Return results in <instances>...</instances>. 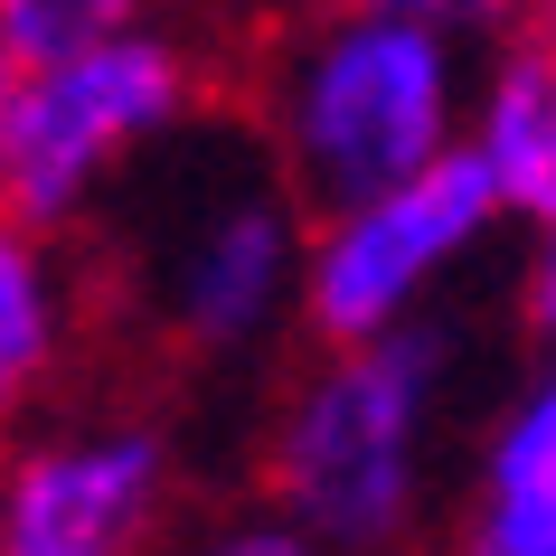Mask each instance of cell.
Wrapping results in <instances>:
<instances>
[{
	"instance_id": "4",
	"label": "cell",
	"mask_w": 556,
	"mask_h": 556,
	"mask_svg": "<svg viewBox=\"0 0 556 556\" xmlns=\"http://www.w3.org/2000/svg\"><path fill=\"white\" fill-rule=\"evenodd\" d=\"M189 123H207V66L170 29H132L66 66L0 58V207L58 245Z\"/></svg>"
},
{
	"instance_id": "6",
	"label": "cell",
	"mask_w": 556,
	"mask_h": 556,
	"mask_svg": "<svg viewBox=\"0 0 556 556\" xmlns=\"http://www.w3.org/2000/svg\"><path fill=\"white\" fill-rule=\"evenodd\" d=\"M179 453L151 415H58L0 453V556H170Z\"/></svg>"
},
{
	"instance_id": "9",
	"label": "cell",
	"mask_w": 556,
	"mask_h": 556,
	"mask_svg": "<svg viewBox=\"0 0 556 556\" xmlns=\"http://www.w3.org/2000/svg\"><path fill=\"white\" fill-rule=\"evenodd\" d=\"M66 340H76V283H66L58 245L0 207V378H58Z\"/></svg>"
},
{
	"instance_id": "7",
	"label": "cell",
	"mask_w": 556,
	"mask_h": 556,
	"mask_svg": "<svg viewBox=\"0 0 556 556\" xmlns=\"http://www.w3.org/2000/svg\"><path fill=\"white\" fill-rule=\"evenodd\" d=\"M471 151L519 227L556 217V29L491 48L481 94H471Z\"/></svg>"
},
{
	"instance_id": "5",
	"label": "cell",
	"mask_w": 556,
	"mask_h": 556,
	"mask_svg": "<svg viewBox=\"0 0 556 556\" xmlns=\"http://www.w3.org/2000/svg\"><path fill=\"white\" fill-rule=\"evenodd\" d=\"M491 227H509L481 151H453L443 170L387 189V199L350 207V217H321L312 227V264H302V330L321 350H368V340H396V330L434 321L425 302L463 255L491 245Z\"/></svg>"
},
{
	"instance_id": "11",
	"label": "cell",
	"mask_w": 556,
	"mask_h": 556,
	"mask_svg": "<svg viewBox=\"0 0 556 556\" xmlns=\"http://www.w3.org/2000/svg\"><path fill=\"white\" fill-rule=\"evenodd\" d=\"M170 556H330L312 528H293L274 500H236V509H207L199 528H179Z\"/></svg>"
},
{
	"instance_id": "2",
	"label": "cell",
	"mask_w": 556,
	"mask_h": 556,
	"mask_svg": "<svg viewBox=\"0 0 556 556\" xmlns=\"http://www.w3.org/2000/svg\"><path fill=\"white\" fill-rule=\"evenodd\" d=\"M471 94L481 76H471L463 38L368 10V0H330L274 48L255 86V132L312 217H350V207L443 170L471 142Z\"/></svg>"
},
{
	"instance_id": "8",
	"label": "cell",
	"mask_w": 556,
	"mask_h": 556,
	"mask_svg": "<svg viewBox=\"0 0 556 556\" xmlns=\"http://www.w3.org/2000/svg\"><path fill=\"white\" fill-rule=\"evenodd\" d=\"M463 547L481 556H556V340L538 358V378L519 387V406L481 443V500H471Z\"/></svg>"
},
{
	"instance_id": "10",
	"label": "cell",
	"mask_w": 556,
	"mask_h": 556,
	"mask_svg": "<svg viewBox=\"0 0 556 556\" xmlns=\"http://www.w3.org/2000/svg\"><path fill=\"white\" fill-rule=\"evenodd\" d=\"M132 29H151V0H0V58L10 66H66Z\"/></svg>"
},
{
	"instance_id": "1",
	"label": "cell",
	"mask_w": 556,
	"mask_h": 556,
	"mask_svg": "<svg viewBox=\"0 0 556 556\" xmlns=\"http://www.w3.org/2000/svg\"><path fill=\"white\" fill-rule=\"evenodd\" d=\"M312 207L264 151V132L189 123L123 179V264L142 321L189 358H255L302 321Z\"/></svg>"
},
{
	"instance_id": "14",
	"label": "cell",
	"mask_w": 556,
	"mask_h": 556,
	"mask_svg": "<svg viewBox=\"0 0 556 556\" xmlns=\"http://www.w3.org/2000/svg\"><path fill=\"white\" fill-rule=\"evenodd\" d=\"M20 415H29V387H20V378H0V453L20 443Z\"/></svg>"
},
{
	"instance_id": "12",
	"label": "cell",
	"mask_w": 556,
	"mask_h": 556,
	"mask_svg": "<svg viewBox=\"0 0 556 556\" xmlns=\"http://www.w3.org/2000/svg\"><path fill=\"white\" fill-rule=\"evenodd\" d=\"M368 10H396V20H425V29H443V38H528V20H538V0H368Z\"/></svg>"
},
{
	"instance_id": "15",
	"label": "cell",
	"mask_w": 556,
	"mask_h": 556,
	"mask_svg": "<svg viewBox=\"0 0 556 556\" xmlns=\"http://www.w3.org/2000/svg\"><path fill=\"white\" fill-rule=\"evenodd\" d=\"M443 556H481V547H463V538H453V547H443Z\"/></svg>"
},
{
	"instance_id": "3",
	"label": "cell",
	"mask_w": 556,
	"mask_h": 556,
	"mask_svg": "<svg viewBox=\"0 0 556 556\" xmlns=\"http://www.w3.org/2000/svg\"><path fill=\"white\" fill-rule=\"evenodd\" d=\"M453 330L415 321L368 350H321L264 425V500L330 556H406L434 491Z\"/></svg>"
},
{
	"instance_id": "13",
	"label": "cell",
	"mask_w": 556,
	"mask_h": 556,
	"mask_svg": "<svg viewBox=\"0 0 556 556\" xmlns=\"http://www.w3.org/2000/svg\"><path fill=\"white\" fill-rule=\"evenodd\" d=\"M519 302H528V321H538V340H556V217H547V227H528Z\"/></svg>"
}]
</instances>
